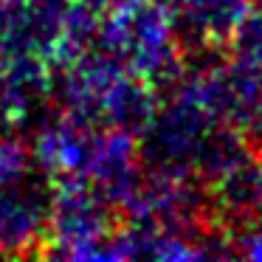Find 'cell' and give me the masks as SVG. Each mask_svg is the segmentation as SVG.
I'll return each instance as SVG.
<instances>
[{
    "label": "cell",
    "mask_w": 262,
    "mask_h": 262,
    "mask_svg": "<svg viewBox=\"0 0 262 262\" xmlns=\"http://www.w3.org/2000/svg\"><path fill=\"white\" fill-rule=\"evenodd\" d=\"M96 46L113 54L130 74L149 85H172L181 74V42L172 29V17L149 0L121 6L102 14Z\"/></svg>",
    "instance_id": "6da1fadb"
},
{
    "label": "cell",
    "mask_w": 262,
    "mask_h": 262,
    "mask_svg": "<svg viewBox=\"0 0 262 262\" xmlns=\"http://www.w3.org/2000/svg\"><path fill=\"white\" fill-rule=\"evenodd\" d=\"M113 206L104 203L88 181L54 183L48 206L46 248L40 256L54 259H104V248L116 223Z\"/></svg>",
    "instance_id": "7a4b0ae2"
},
{
    "label": "cell",
    "mask_w": 262,
    "mask_h": 262,
    "mask_svg": "<svg viewBox=\"0 0 262 262\" xmlns=\"http://www.w3.org/2000/svg\"><path fill=\"white\" fill-rule=\"evenodd\" d=\"M217 121L189 96L172 85L169 102L152 113L141 133L136 136L141 164L161 172H189L194 175V161L203 147V138Z\"/></svg>",
    "instance_id": "3957f363"
},
{
    "label": "cell",
    "mask_w": 262,
    "mask_h": 262,
    "mask_svg": "<svg viewBox=\"0 0 262 262\" xmlns=\"http://www.w3.org/2000/svg\"><path fill=\"white\" fill-rule=\"evenodd\" d=\"M51 192L29 186V178L0 186V251L3 254H40L46 243Z\"/></svg>",
    "instance_id": "277c9868"
},
{
    "label": "cell",
    "mask_w": 262,
    "mask_h": 262,
    "mask_svg": "<svg viewBox=\"0 0 262 262\" xmlns=\"http://www.w3.org/2000/svg\"><path fill=\"white\" fill-rule=\"evenodd\" d=\"M251 12V0H189V6L172 17L181 48H214L234 37Z\"/></svg>",
    "instance_id": "5b68a950"
},
{
    "label": "cell",
    "mask_w": 262,
    "mask_h": 262,
    "mask_svg": "<svg viewBox=\"0 0 262 262\" xmlns=\"http://www.w3.org/2000/svg\"><path fill=\"white\" fill-rule=\"evenodd\" d=\"M155 110H158L155 85L124 71L116 76V82L107 88L102 99V124L138 136L147 127V121L152 119Z\"/></svg>",
    "instance_id": "8992f818"
},
{
    "label": "cell",
    "mask_w": 262,
    "mask_h": 262,
    "mask_svg": "<svg viewBox=\"0 0 262 262\" xmlns=\"http://www.w3.org/2000/svg\"><path fill=\"white\" fill-rule=\"evenodd\" d=\"M209 186L214 192L211 198H214L223 217L251 220L262 209V169L256 164V152H254V158H248L239 166L228 169L226 175L211 181Z\"/></svg>",
    "instance_id": "52a82bcc"
},
{
    "label": "cell",
    "mask_w": 262,
    "mask_h": 262,
    "mask_svg": "<svg viewBox=\"0 0 262 262\" xmlns=\"http://www.w3.org/2000/svg\"><path fill=\"white\" fill-rule=\"evenodd\" d=\"M228 42H231L228 57L262 74V12H248V17L239 23V29Z\"/></svg>",
    "instance_id": "ba28073f"
},
{
    "label": "cell",
    "mask_w": 262,
    "mask_h": 262,
    "mask_svg": "<svg viewBox=\"0 0 262 262\" xmlns=\"http://www.w3.org/2000/svg\"><path fill=\"white\" fill-rule=\"evenodd\" d=\"M31 164H34V155L26 147V141L9 136V133H0V186L29 178Z\"/></svg>",
    "instance_id": "9c48e42d"
},
{
    "label": "cell",
    "mask_w": 262,
    "mask_h": 262,
    "mask_svg": "<svg viewBox=\"0 0 262 262\" xmlns=\"http://www.w3.org/2000/svg\"><path fill=\"white\" fill-rule=\"evenodd\" d=\"M234 251L251 259H262V209L245 223V228L234 237Z\"/></svg>",
    "instance_id": "30bf717a"
},
{
    "label": "cell",
    "mask_w": 262,
    "mask_h": 262,
    "mask_svg": "<svg viewBox=\"0 0 262 262\" xmlns=\"http://www.w3.org/2000/svg\"><path fill=\"white\" fill-rule=\"evenodd\" d=\"M74 3H79V6L91 9V12H96L99 17L107 12H113V9H121V6H133V3H138V0H74Z\"/></svg>",
    "instance_id": "8fae6325"
},
{
    "label": "cell",
    "mask_w": 262,
    "mask_h": 262,
    "mask_svg": "<svg viewBox=\"0 0 262 262\" xmlns=\"http://www.w3.org/2000/svg\"><path fill=\"white\" fill-rule=\"evenodd\" d=\"M152 6H158L164 14H169V17H175V14H181L183 9L189 6V0H149Z\"/></svg>",
    "instance_id": "7c38bea8"
},
{
    "label": "cell",
    "mask_w": 262,
    "mask_h": 262,
    "mask_svg": "<svg viewBox=\"0 0 262 262\" xmlns=\"http://www.w3.org/2000/svg\"><path fill=\"white\" fill-rule=\"evenodd\" d=\"M262 138V136H259ZM256 164H259V169H262V144H259V149H256Z\"/></svg>",
    "instance_id": "4fadbf2b"
},
{
    "label": "cell",
    "mask_w": 262,
    "mask_h": 262,
    "mask_svg": "<svg viewBox=\"0 0 262 262\" xmlns=\"http://www.w3.org/2000/svg\"><path fill=\"white\" fill-rule=\"evenodd\" d=\"M0 256H3V251H0Z\"/></svg>",
    "instance_id": "5bb4252c"
}]
</instances>
